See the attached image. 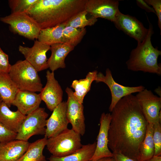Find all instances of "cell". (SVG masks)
Masks as SVG:
<instances>
[{
	"label": "cell",
	"instance_id": "1",
	"mask_svg": "<svg viewBox=\"0 0 161 161\" xmlns=\"http://www.w3.org/2000/svg\"><path fill=\"white\" fill-rule=\"evenodd\" d=\"M108 133V147L137 161L148 123L136 96L121 98L113 109Z\"/></svg>",
	"mask_w": 161,
	"mask_h": 161
},
{
	"label": "cell",
	"instance_id": "2",
	"mask_svg": "<svg viewBox=\"0 0 161 161\" xmlns=\"http://www.w3.org/2000/svg\"><path fill=\"white\" fill-rule=\"evenodd\" d=\"M86 0H38L27 12L41 29L65 23L85 10Z\"/></svg>",
	"mask_w": 161,
	"mask_h": 161
},
{
	"label": "cell",
	"instance_id": "3",
	"mask_svg": "<svg viewBox=\"0 0 161 161\" xmlns=\"http://www.w3.org/2000/svg\"><path fill=\"white\" fill-rule=\"evenodd\" d=\"M149 26L147 35L141 42L137 43L136 47L131 51L126 64L127 68L134 72L161 75L160 64L157 60L161 55V51L153 46L151 41L154 33L153 25L149 21Z\"/></svg>",
	"mask_w": 161,
	"mask_h": 161
},
{
	"label": "cell",
	"instance_id": "4",
	"mask_svg": "<svg viewBox=\"0 0 161 161\" xmlns=\"http://www.w3.org/2000/svg\"><path fill=\"white\" fill-rule=\"evenodd\" d=\"M38 72L26 60L11 65L9 75L19 90L41 92L43 85Z\"/></svg>",
	"mask_w": 161,
	"mask_h": 161
},
{
	"label": "cell",
	"instance_id": "5",
	"mask_svg": "<svg viewBox=\"0 0 161 161\" xmlns=\"http://www.w3.org/2000/svg\"><path fill=\"white\" fill-rule=\"evenodd\" d=\"M81 135L68 128L57 135L47 139L46 146L53 156L62 157L70 155L82 146Z\"/></svg>",
	"mask_w": 161,
	"mask_h": 161
},
{
	"label": "cell",
	"instance_id": "6",
	"mask_svg": "<svg viewBox=\"0 0 161 161\" xmlns=\"http://www.w3.org/2000/svg\"><path fill=\"white\" fill-rule=\"evenodd\" d=\"M48 116L45 109L40 107L26 115L17 133L16 140L28 141L34 135H44Z\"/></svg>",
	"mask_w": 161,
	"mask_h": 161
},
{
	"label": "cell",
	"instance_id": "7",
	"mask_svg": "<svg viewBox=\"0 0 161 161\" xmlns=\"http://www.w3.org/2000/svg\"><path fill=\"white\" fill-rule=\"evenodd\" d=\"M2 22L10 25L14 32L29 40L37 39L41 29L27 13H11L0 18Z\"/></svg>",
	"mask_w": 161,
	"mask_h": 161
},
{
	"label": "cell",
	"instance_id": "8",
	"mask_svg": "<svg viewBox=\"0 0 161 161\" xmlns=\"http://www.w3.org/2000/svg\"><path fill=\"white\" fill-rule=\"evenodd\" d=\"M95 81L97 83H104L110 89L112 97L111 103L109 108L110 112L121 98L133 93L138 92L145 89L142 85L130 87L118 83L113 79L112 72L109 68L106 69L105 75L101 72L98 73Z\"/></svg>",
	"mask_w": 161,
	"mask_h": 161
},
{
	"label": "cell",
	"instance_id": "9",
	"mask_svg": "<svg viewBox=\"0 0 161 161\" xmlns=\"http://www.w3.org/2000/svg\"><path fill=\"white\" fill-rule=\"evenodd\" d=\"M136 96L148 123H161V97L146 89L138 92Z\"/></svg>",
	"mask_w": 161,
	"mask_h": 161
},
{
	"label": "cell",
	"instance_id": "10",
	"mask_svg": "<svg viewBox=\"0 0 161 161\" xmlns=\"http://www.w3.org/2000/svg\"><path fill=\"white\" fill-rule=\"evenodd\" d=\"M113 23L117 29L134 39L137 43L141 42L148 32V29L136 18L124 14L120 11Z\"/></svg>",
	"mask_w": 161,
	"mask_h": 161
},
{
	"label": "cell",
	"instance_id": "11",
	"mask_svg": "<svg viewBox=\"0 0 161 161\" xmlns=\"http://www.w3.org/2000/svg\"><path fill=\"white\" fill-rule=\"evenodd\" d=\"M66 92L68 96L66 102V116L69 123L71 124L73 130L83 136L86 131L83 106L77 100L71 89L67 87Z\"/></svg>",
	"mask_w": 161,
	"mask_h": 161
},
{
	"label": "cell",
	"instance_id": "12",
	"mask_svg": "<svg viewBox=\"0 0 161 161\" xmlns=\"http://www.w3.org/2000/svg\"><path fill=\"white\" fill-rule=\"evenodd\" d=\"M117 0H86L85 10L91 16L113 22L120 11Z\"/></svg>",
	"mask_w": 161,
	"mask_h": 161
},
{
	"label": "cell",
	"instance_id": "13",
	"mask_svg": "<svg viewBox=\"0 0 161 161\" xmlns=\"http://www.w3.org/2000/svg\"><path fill=\"white\" fill-rule=\"evenodd\" d=\"M50 47V46L36 40L31 47L20 45L18 50L24 55L25 60L39 72L48 68L46 53Z\"/></svg>",
	"mask_w": 161,
	"mask_h": 161
},
{
	"label": "cell",
	"instance_id": "14",
	"mask_svg": "<svg viewBox=\"0 0 161 161\" xmlns=\"http://www.w3.org/2000/svg\"><path fill=\"white\" fill-rule=\"evenodd\" d=\"M47 83L39 94L41 100L44 101L51 111L62 102L63 91L54 72H46Z\"/></svg>",
	"mask_w": 161,
	"mask_h": 161
},
{
	"label": "cell",
	"instance_id": "15",
	"mask_svg": "<svg viewBox=\"0 0 161 161\" xmlns=\"http://www.w3.org/2000/svg\"><path fill=\"white\" fill-rule=\"evenodd\" d=\"M66 102L62 101L53 110L47 120L44 137L47 139L54 137L68 128L69 123L66 116Z\"/></svg>",
	"mask_w": 161,
	"mask_h": 161
},
{
	"label": "cell",
	"instance_id": "16",
	"mask_svg": "<svg viewBox=\"0 0 161 161\" xmlns=\"http://www.w3.org/2000/svg\"><path fill=\"white\" fill-rule=\"evenodd\" d=\"M111 119V114L104 112L101 114L100 128L97 137L96 146L91 161L105 157H113V154L108 147V133Z\"/></svg>",
	"mask_w": 161,
	"mask_h": 161
},
{
	"label": "cell",
	"instance_id": "17",
	"mask_svg": "<svg viewBox=\"0 0 161 161\" xmlns=\"http://www.w3.org/2000/svg\"><path fill=\"white\" fill-rule=\"evenodd\" d=\"M41 101L39 94L19 90L12 103L23 114L26 115L39 107Z\"/></svg>",
	"mask_w": 161,
	"mask_h": 161
},
{
	"label": "cell",
	"instance_id": "18",
	"mask_svg": "<svg viewBox=\"0 0 161 161\" xmlns=\"http://www.w3.org/2000/svg\"><path fill=\"white\" fill-rule=\"evenodd\" d=\"M30 143L15 140L0 143V161H18L27 150Z\"/></svg>",
	"mask_w": 161,
	"mask_h": 161
},
{
	"label": "cell",
	"instance_id": "19",
	"mask_svg": "<svg viewBox=\"0 0 161 161\" xmlns=\"http://www.w3.org/2000/svg\"><path fill=\"white\" fill-rule=\"evenodd\" d=\"M50 47L51 54L47 61L48 68L54 72L59 68H65V59L75 47L65 43L55 44Z\"/></svg>",
	"mask_w": 161,
	"mask_h": 161
},
{
	"label": "cell",
	"instance_id": "20",
	"mask_svg": "<svg viewBox=\"0 0 161 161\" xmlns=\"http://www.w3.org/2000/svg\"><path fill=\"white\" fill-rule=\"evenodd\" d=\"M26 115L18 110L11 111L4 102L0 103V122L17 133Z\"/></svg>",
	"mask_w": 161,
	"mask_h": 161
},
{
	"label": "cell",
	"instance_id": "21",
	"mask_svg": "<svg viewBox=\"0 0 161 161\" xmlns=\"http://www.w3.org/2000/svg\"><path fill=\"white\" fill-rule=\"evenodd\" d=\"M19 90L8 73L0 72V96L9 107L12 105Z\"/></svg>",
	"mask_w": 161,
	"mask_h": 161
},
{
	"label": "cell",
	"instance_id": "22",
	"mask_svg": "<svg viewBox=\"0 0 161 161\" xmlns=\"http://www.w3.org/2000/svg\"><path fill=\"white\" fill-rule=\"evenodd\" d=\"M96 142L92 144L83 145L78 150L73 154L62 157L51 155L48 158L49 161H91L94 154Z\"/></svg>",
	"mask_w": 161,
	"mask_h": 161
},
{
	"label": "cell",
	"instance_id": "23",
	"mask_svg": "<svg viewBox=\"0 0 161 161\" xmlns=\"http://www.w3.org/2000/svg\"><path fill=\"white\" fill-rule=\"evenodd\" d=\"M65 23L55 27L41 29L37 40L50 46L57 43H64L63 32Z\"/></svg>",
	"mask_w": 161,
	"mask_h": 161
},
{
	"label": "cell",
	"instance_id": "24",
	"mask_svg": "<svg viewBox=\"0 0 161 161\" xmlns=\"http://www.w3.org/2000/svg\"><path fill=\"white\" fill-rule=\"evenodd\" d=\"M97 71L88 72L84 79L74 80L71 86L75 90L74 95L78 101L83 104L85 96L90 90L92 82L96 79Z\"/></svg>",
	"mask_w": 161,
	"mask_h": 161
},
{
	"label": "cell",
	"instance_id": "25",
	"mask_svg": "<svg viewBox=\"0 0 161 161\" xmlns=\"http://www.w3.org/2000/svg\"><path fill=\"white\" fill-rule=\"evenodd\" d=\"M47 138H44L30 143L24 154L18 161H46L43 151L46 145Z\"/></svg>",
	"mask_w": 161,
	"mask_h": 161
},
{
	"label": "cell",
	"instance_id": "26",
	"mask_svg": "<svg viewBox=\"0 0 161 161\" xmlns=\"http://www.w3.org/2000/svg\"><path fill=\"white\" fill-rule=\"evenodd\" d=\"M153 124L148 123L145 136L140 147L137 161H148L154 154Z\"/></svg>",
	"mask_w": 161,
	"mask_h": 161
},
{
	"label": "cell",
	"instance_id": "27",
	"mask_svg": "<svg viewBox=\"0 0 161 161\" xmlns=\"http://www.w3.org/2000/svg\"><path fill=\"white\" fill-rule=\"evenodd\" d=\"M86 33L85 28H77L65 26L63 32L64 43L75 47L81 41Z\"/></svg>",
	"mask_w": 161,
	"mask_h": 161
},
{
	"label": "cell",
	"instance_id": "28",
	"mask_svg": "<svg viewBox=\"0 0 161 161\" xmlns=\"http://www.w3.org/2000/svg\"><path fill=\"white\" fill-rule=\"evenodd\" d=\"M88 13L85 10L72 16L65 23V26H70L77 28H84L86 26L94 25L97 19L91 16L88 19L86 17Z\"/></svg>",
	"mask_w": 161,
	"mask_h": 161
},
{
	"label": "cell",
	"instance_id": "29",
	"mask_svg": "<svg viewBox=\"0 0 161 161\" xmlns=\"http://www.w3.org/2000/svg\"><path fill=\"white\" fill-rule=\"evenodd\" d=\"M38 0H9L8 4L12 13H27Z\"/></svg>",
	"mask_w": 161,
	"mask_h": 161
},
{
	"label": "cell",
	"instance_id": "30",
	"mask_svg": "<svg viewBox=\"0 0 161 161\" xmlns=\"http://www.w3.org/2000/svg\"><path fill=\"white\" fill-rule=\"evenodd\" d=\"M153 140L154 146V156L161 155V124H153Z\"/></svg>",
	"mask_w": 161,
	"mask_h": 161
},
{
	"label": "cell",
	"instance_id": "31",
	"mask_svg": "<svg viewBox=\"0 0 161 161\" xmlns=\"http://www.w3.org/2000/svg\"><path fill=\"white\" fill-rule=\"evenodd\" d=\"M16 135V133L0 122V143H6L15 140Z\"/></svg>",
	"mask_w": 161,
	"mask_h": 161
},
{
	"label": "cell",
	"instance_id": "32",
	"mask_svg": "<svg viewBox=\"0 0 161 161\" xmlns=\"http://www.w3.org/2000/svg\"><path fill=\"white\" fill-rule=\"evenodd\" d=\"M145 1L150 6L152 7L155 14L158 18V25L161 30V0H145Z\"/></svg>",
	"mask_w": 161,
	"mask_h": 161
},
{
	"label": "cell",
	"instance_id": "33",
	"mask_svg": "<svg viewBox=\"0 0 161 161\" xmlns=\"http://www.w3.org/2000/svg\"><path fill=\"white\" fill-rule=\"evenodd\" d=\"M11 66L9 62L8 55L0 47V72L9 73Z\"/></svg>",
	"mask_w": 161,
	"mask_h": 161
},
{
	"label": "cell",
	"instance_id": "34",
	"mask_svg": "<svg viewBox=\"0 0 161 161\" xmlns=\"http://www.w3.org/2000/svg\"><path fill=\"white\" fill-rule=\"evenodd\" d=\"M136 2L137 6L141 9L148 13H153L155 14L153 8L147 4L144 0H137Z\"/></svg>",
	"mask_w": 161,
	"mask_h": 161
},
{
	"label": "cell",
	"instance_id": "35",
	"mask_svg": "<svg viewBox=\"0 0 161 161\" xmlns=\"http://www.w3.org/2000/svg\"><path fill=\"white\" fill-rule=\"evenodd\" d=\"M113 153V158L115 161H137L120 153L117 152Z\"/></svg>",
	"mask_w": 161,
	"mask_h": 161
},
{
	"label": "cell",
	"instance_id": "36",
	"mask_svg": "<svg viewBox=\"0 0 161 161\" xmlns=\"http://www.w3.org/2000/svg\"><path fill=\"white\" fill-rule=\"evenodd\" d=\"M94 161H115V160L113 157H105Z\"/></svg>",
	"mask_w": 161,
	"mask_h": 161
},
{
	"label": "cell",
	"instance_id": "37",
	"mask_svg": "<svg viewBox=\"0 0 161 161\" xmlns=\"http://www.w3.org/2000/svg\"><path fill=\"white\" fill-rule=\"evenodd\" d=\"M148 161H161V156L154 155Z\"/></svg>",
	"mask_w": 161,
	"mask_h": 161
},
{
	"label": "cell",
	"instance_id": "38",
	"mask_svg": "<svg viewBox=\"0 0 161 161\" xmlns=\"http://www.w3.org/2000/svg\"><path fill=\"white\" fill-rule=\"evenodd\" d=\"M155 92L161 97V89L160 88L158 87L156 89Z\"/></svg>",
	"mask_w": 161,
	"mask_h": 161
},
{
	"label": "cell",
	"instance_id": "39",
	"mask_svg": "<svg viewBox=\"0 0 161 161\" xmlns=\"http://www.w3.org/2000/svg\"><path fill=\"white\" fill-rule=\"evenodd\" d=\"M2 101V100H1V98L0 96V103Z\"/></svg>",
	"mask_w": 161,
	"mask_h": 161
},
{
	"label": "cell",
	"instance_id": "40",
	"mask_svg": "<svg viewBox=\"0 0 161 161\" xmlns=\"http://www.w3.org/2000/svg\"></svg>",
	"mask_w": 161,
	"mask_h": 161
}]
</instances>
